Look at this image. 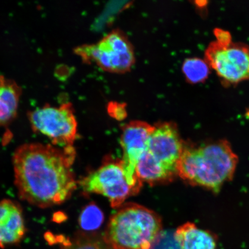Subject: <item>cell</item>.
<instances>
[{
	"label": "cell",
	"instance_id": "cell-12",
	"mask_svg": "<svg viewBox=\"0 0 249 249\" xmlns=\"http://www.w3.org/2000/svg\"><path fill=\"white\" fill-rule=\"evenodd\" d=\"M21 87L14 80L0 75V126H5L17 116Z\"/></svg>",
	"mask_w": 249,
	"mask_h": 249
},
{
	"label": "cell",
	"instance_id": "cell-3",
	"mask_svg": "<svg viewBox=\"0 0 249 249\" xmlns=\"http://www.w3.org/2000/svg\"><path fill=\"white\" fill-rule=\"evenodd\" d=\"M161 231L160 218L154 212L138 204H126L111 217L104 239L114 249H141Z\"/></svg>",
	"mask_w": 249,
	"mask_h": 249
},
{
	"label": "cell",
	"instance_id": "cell-7",
	"mask_svg": "<svg viewBox=\"0 0 249 249\" xmlns=\"http://www.w3.org/2000/svg\"><path fill=\"white\" fill-rule=\"evenodd\" d=\"M79 183L87 194L105 196L113 208L122 206L127 197L139 191L127 182L121 160L107 161L97 170L81 180Z\"/></svg>",
	"mask_w": 249,
	"mask_h": 249
},
{
	"label": "cell",
	"instance_id": "cell-17",
	"mask_svg": "<svg viewBox=\"0 0 249 249\" xmlns=\"http://www.w3.org/2000/svg\"><path fill=\"white\" fill-rule=\"evenodd\" d=\"M109 116L118 121H122L127 117L126 105L124 103L111 101L107 106Z\"/></svg>",
	"mask_w": 249,
	"mask_h": 249
},
{
	"label": "cell",
	"instance_id": "cell-13",
	"mask_svg": "<svg viewBox=\"0 0 249 249\" xmlns=\"http://www.w3.org/2000/svg\"><path fill=\"white\" fill-rule=\"evenodd\" d=\"M138 178L151 185L171 181L176 176L170 173L148 150L140 159L136 168Z\"/></svg>",
	"mask_w": 249,
	"mask_h": 249
},
{
	"label": "cell",
	"instance_id": "cell-15",
	"mask_svg": "<svg viewBox=\"0 0 249 249\" xmlns=\"http://www.w3.org/2000/svg\"><path fill=\"white\" fill-rule=\"evenodd\" d=\"M104 216L102 211L94 204L87 206L79 217V225L85 231H94L104 222Z\"/></svg>",
	"mask_w": 249,
	"mask_h": 249
},
{
	"label": "cell",
	"instance_id": "cell-11",
	"mask_svg": "<svg viewBox=\"0 0 249 249\" xmlns=\"http://www.w3.org/2000/svg\"><path fill=\"white\" fill-rule=\"evenodd\" d=\"M179 249H216V239L211 232L186 223L174 232Z\"/></svg>",
	"mask_w": 249,
	"mask_h": 249
},
{
	"label": "cell",
	"instance_id": "cell-8",
	"mask_svg": "<svg viewBox=\"0 0 249 249\" xmlns=\"http://www.w3.org/2000/svg\"><path fill=\"white\" fill-rule=\"evenodd\" d=\"M154 129V126L139 120L130 121L123 127L121 145L124 155L121 162L127 182L139 190L142 182L136 176V168L140 159L148 149L149 137Z\"/></svg>",
	"mask_w": 249,
	"mask_h": 249
},
{
	"label": "cell",
	"instance_id": "cell-2",
	"mask_svg": "<svg viewBox=\"0 0 249 249\" xmlns=\"http://www.w3.org/2000/svg\"><path fill=\"white\" fill-rule=\"evenodd\" d=\"M238 163L237 155L226 140L185 144L177 164V176L189 185L217 193L232 179Z\"/></svg>",
	"mask_w": 249,
	"mask_h": 249
},
{
	"label": "cell",
	"instance_id": "cell-10",
	"mask_svg": "<svg viewBox=\"0 0 249 249\" xmlns=\"http://www.w3.org/2000/svg\"><path fill=\"white\" fill-rule=\"evenodd\" d=\"M26 231L19 205L10 200L0 201V248L18 244Z\"/></svg>",
	"mask_w": 249,
	"mask_h": 249
},
{
	"label": "cell",
	"instance_id": "cell-5",
	"mask_svg": "<svg viewBox=\"0 0 249 249\" xmlns=\"http://www.w3.org/2000/svg\"><path fill=\"white\" fill-rule=\"evenodd\" d=\"M28 117L34 132L65 148L72 147L77 132V123L71 103L58 107L46 104L31 111Z\"/></svg>",
	"mask_w": 249,
	"mask_h": 249
},
{
	"label": "cell",
	"instance_id": "cell-16",
	"mask_svg": "<svg viewBox=\"0 0 249 249\" xmlns=\"http://www.w3.org/2000/svg\"><path fill=\"white\" fill-rule=\"evenodd\" d=\"M60 249H114L104 240L95 236L79 235L69 245H62Z\"/></svg>",
	"mask_w": 249,
	"mask_h": 249
},
{
	"label": "cell",
	"instance_id": "cell-4",
	"mask_svg": "<svg viewBox=\"0 0 249 249\" xmlns=\"http://www.w3.org/2000/svg\"><path fill=\"white\" fill-rule=\"evenodd\" d=\"M74 53L84 62H93L103 71L112 73L129 71L136 61L132 43L118 29L111 31L95 44L77 47Z\"/></svg>",
	"mask_w": 249,
	"mask_h": 249
},
{
	"label": "cell",
	"instance_id": "cell-1",
	"mask_svg": "<svg viewBox=\"0 0 249 249\" xmlns=\"http://www.w3.org/2000/svg\"><path fill=\"white\" fill-rule=\"evenodd\" d=\"M73 147L64 151L39 143L25 144L14 156L15 183L21 198L39 208L60 204L76 188L71 169Z\"/></svg>",
	"mask_w": 249,
	"mask_h": 249
},
{
	"label": "cell",
	"instance_id": "cell-6",
	"mask_svg": "<svg viewBox=\"0 0 249 249\" xmlns=\"http://www.w3.org/2000/svg\"><path fill=\"white\" fill-rule=\"evenodd\" d=\"M205 60L224 82L236 84L249 79V46L240 42H211Z\"/></svg>",
	"mask_w": 249,
	"mask_h": 249
},
{
	"label": "cell",
	"instance_id": "cell-14",
	"mask_svg": "<svg viewBox=\"0 0 249 249\" xmlns=\"http://www.w3.org/2000/svg\"><path fill=\"white\" fill-rule=\"evenodd\" d=\"M210 67L205 60L189 58L183 62L182 71L187 82L191 84L204 82L210 74Z\"/></svg>",
	"mask_w": 249,
	"mask_h": 249
},
{
	"label": "cell",
	"instance_id": "cell-9",
	"mask_svg": "<svg viewBox=\"0 0 249 249\" xmlns=\"http://www.w3.org/2000/svg\"><path fill=\"white\" fill-rule=\"evenodd\" d=\"M185 145L177 124L164 122L154 126L148 140L147 150L165 169L176 176L177 164Z\"/></svg>",
	"mask_w": 249,
	"mask_h": 249
}]
</instances>
